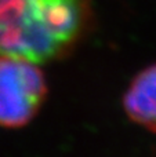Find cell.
Returning <instances> with one entry per match:
<instances>
[{
  "instance_id": "6da1fadb",
  "label": "cell",
  "mask_w": 156,
  "mask_h": 157,
  "mask_svg": "<svg viewBox=\"0 0 156 157\" xmlns=\"http://www.w3.org/2000/svg\"><path fill=\"white\" fill-rule=\"evenodd\" d=\"M91 0H0V57L62 58L86 32Z\"/></svg>"
},
{
  "instance_id": "7a4b0ae2",
  "label": "cell",
  "mask_w": 156,
  "mask_h": 157,
  "mask_svg": "<svg viewBox=\"0 0 156 157\" xmlns=\"http://www.w3.org/2000/svg\"><path fill=\"white\" fill-rule=\"evenodd\" d=\"M46 97V77L36 63L0 57V127L26 125L40 110Z\"/></svg>"
},
{
  "instance_id": "3957f363",
  "label": "cell",
  "mask_w": 156,
  "mask_h": 157,
  "mask_svg": "<svg viewBox=\"0 0 156 157\" xmlns=\"http://www.w3.org/2000/svg\"><path fill=\"white\" fill-rule=\"evenodd\" d=\"M123 109L133 123L156 134V63L135 75L123 95Z\"/></svg>"
}]
</instances>
